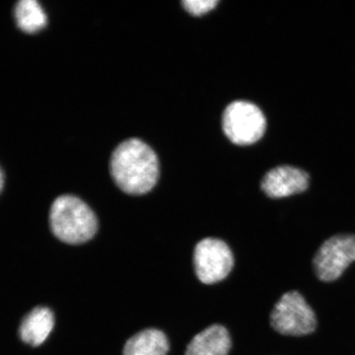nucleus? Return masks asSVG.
Returning <instances> with one entry per match:
<instances>
[{
  "label": "nucleus",
  "instance_id": "nucleus-8",
  "mask_svg": "<svg viewBox=\"0 0 355 355\" xmlns=\"http://www.w3.org/2000/svg\"><path fill=\"white\" fill-rule=\"evenodd\" d=\"M232 344L227 329L214 324L193 337L186 349L185 355H228Z\"/></svg>",
  "mask_w": 355,
  "mask_h": 355
},
{
  "label": "nucleus",
  "instance_id": "nucleus-2",
  "mask_svg": "<svg viewBox=\"0 0 355 355\" xmlns=\"http://www.w3.org/2000/svg\"><path fill=\"white\" fill-rule=\"evenodd\" d=\"M50 225L55 237L69 244L90 241L98 227L95 213L81 199L72 195H63L53 202Z\"/></svg>",
  "mask_w": 355,
  "mask_h": 355
},
{
  "label": "nucleus",
  "instance_id": "nucleus-13",
  "mask_svg": "<svg viewBox=\"0 0 355 355\" xmlns=\"http://www.w3.org/2000/svg\"><path fill=\"white\" fill-rule=\"evenodd\" d=\"M3 188V171H1V189Z\"/></svg>",
  "mask_w": 355,
  "mask_h": 355
},
{
  "label": "nucleus",
  "instance_id": "nucleus-7",
  "mask_svg": "<svg viewBox=\"0 0 355 355\" xmlns=\"http://www.w3.org/2000/svg\"><path fill=\"white\" fill-rule=\"evenodd\" d=\"M309 184L307 172L294 166H282L266 173L261 188L269 198H283L304 192Z\"/></svg>",
  "mask_w": 355,
  "mask_h": 355
},
{
  "label": "nucleus",
  "instance_id": "nucleus-6",
  "mask_svg": "<svg viewBox=\"0 0 355 355\" xmlns=\"http://www.w3.org/2000/svg\"><path fill=\"white\" fill-rule=\"evenodd\" d=\"M355 261V235L337 234L318 248L313 261L314 272L322 282L338 279Z\"/></svg>",
  "mask_w": 355,
  "mask_h": 355
},
{
  "label": "nucleus",
  "instance_id": "nucleus-3",
  "mask_svg": "<svg viewBox=\"0 0 355 355\" xmlns=\"http://www.w3.org/2000/svg\"><path fill=\"white\" fill-rule=\"evenodd\" d=\"M270 325L279 334L307 336L316 330L317 318L312 308L298 291L284 294L270 313Z\"/></svg>",
  "mask_w": 355,
  "mask_h": 355
},
{
  "label": "nucleus",
  "instance_id": "nucleus-5",
  "mask_svg": "<svg viewBox=\"0 0 355 355\" xmlns=\"http://www.w3.org/2000/svg\"><path fill=\"white\" fill-rule=\"evenodd\" d=\"M234 264L232 250L221 239L206 238L195 246L193 266L200 282L212 285L223 281L232 272Z\"/></svg>",
  "mask_w": 355,
  "mask_h": 355
},
{
  "label": "nucleus",
  "instance_id": "nucleus-10",
  "mask_svg": "<svg viewBox=\"0 0 355 355\" xmlns=\"http://www.w3.org/2000/svg\"><path fill=\"white\" fill-rule=\"evenodd\" d=\"M170 345L161 331L146 329L137 333L124 345L123 355H166Z\"/></svg>",
  "mask_w": 355,
  "mask_h": 355
},
{
  "label": "nucleus",
  "instance_id": "nucleus-1",
  "mask_svg": "<svg viewBox=\"0 0 355 355\" xmlns=\"http://www.w3.org/2000/svg\"><path fill=\"white\" fill-rule=\"evenodd\" d=\"M110 174L124 193L141 195L154 188L159 177L157 154L137 139L123 141L111 155Z\"/></svg>",
  "mask_w": 355,
  "mask_h": 355
},
{
  "label": "nucleus",
  "instance_id": "nucleus-11",
  "mask_svg": "<svg viewBox=\"0 0 355 355\" xmlns=\"http://www.w3.org/2000/svg\"><path fill=\"white\" fill-rule=\"evenodd\" d=\"M15 17L17 26L26 33L38 32L46 25V16L35 0H21L16 3Z\"/></svg>",
  "mask_w": 355,
  "mask_h": 355
},
{
  "label": "nucleus",
  "instance_id": "nucleus-9",
  "mask_svg": "<svg viewBox=\"0 0 355 355\" xmlns=\"http://www.w3.org/2000/svg\"><path fill=\"white\" fill-rule=\"evenodd\" d=\"M54 326V314L50 309L35 308L22 320L19 327L20 338L30 345H41L50 336Z\"/></svg>",
  "mask_w": 355,
  "mask_h": 355
},
{
  "label": "nucleus",
  "instance_id": "nucleus-12",
  "mask_svg": "<svg viewBox=\"0 0 355 355\" xmlns=\"http://www.w3.org/2000/svg\"><path fill=\"white\" fill-rule=\"evenodd\" d=\"M182 3L191 15L199 16L212 10L218 1L216 0H184Z\"/></svg>",
  "mask_w": 355,
  "mask_h": 355
},
{
  "label": "nucleus",
  "instance_id": "nucleus-4",
  "mask_svg": "<svg viewBox=\"0 0 355 355\" xmlns=\"http://www.w3.org/2000/svg\"><path fill=\"white\" fill-rule=\"evenodd\" d=\"M222 125L225 135L233 144L251 145L263 136L266 122L263 111L256 105L237 101L225 110Z\"/></svg>",
  "mask_w": 355,
  "mask_h": 355
}]
</instances>
